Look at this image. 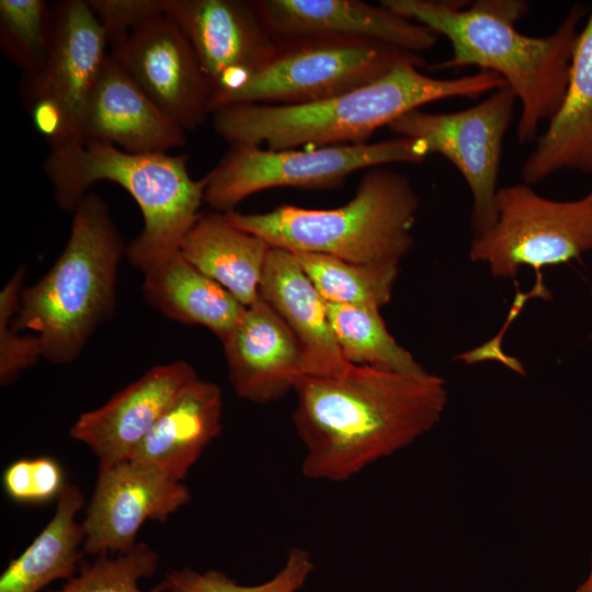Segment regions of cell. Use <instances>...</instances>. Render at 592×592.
I'll use <instances>...</instances> for the list:
<instances>
[{"label": "cell", "mask_w": 592, "mask_h": 592, "mask_svg": "<svg viewBox=\"0 0 592 592\" xmlns=\"http://www.w3.org/2000/svg\"><path fill=\"white\" fill-rule=\"evenodd\" d=\"M292 420L304 446L301 474L342 482L432 430L447 402L445 380L351 364L333 376H303Z\"/></svg>", "instance_id": "6da1fadb"}, {"label": "cell", "mask_w": 592, "mask_h": 592, "mask_svg": "<svg viewBox=\"0 0 592 592\" xmlns=\"http://www.w3.org/2000/svg\"><path fill=\"white\" fill-rule=\"evenodd\" d=\"M382 0L394 13L445 36L452 56L432 69L477 66L501 76L521 105L516 125L520 144L532 141L539 125L559 109L567 91L573 52L589 15L576 3L546 36L515 29L528 4L519 0Z\"/></svg>", "instance_id": "7a4b0ae2"}, {"label": "cell", "mask_w": 592, "mask_h": 592, "mask_svg": "<svg viewBox=\"0 0 592 592\" xmlns=\"http://www.w3.org/2000/svg\"><path fill=\"white\" fill-rule=\"evenodd\" d=\"M406 61L379 79L307 104H237L213 113V127L231 147L284 150L367 143L373 133L422 105L448 98L476 99L506 86L492 71L440 79Z\"/></svg>", "instance_id": "3957f363"}, {"label": "cell", "mask_w": 592, "mask_h": 592, "mask_svg": "<svg viewBox=\"0 0 592 592\" xmlns=\"http://www.w3.org/2000/svg\"><path fill=\"white\" fill-rule=\"evenodd\" d=\"M44 169L59 207L73 210L100 181L127 191L140 208L144 227L126 246L129 262L141 272L180 250L204 202L205 180H195L185 155L134 153L93 140L50 149Z\"/></svg>", "instance_id": "277c9868"}, {"label": "cell", "mask_w": 592, "mask_h": 592, "mask_svg": "<svg viewBox=\"0 0 592 592\" xmlns=\"http://www.w3.org/2000/svg\"><path fill=\"white\" fill-rule=\"evenodd\" d=\"M420 200L403 173L365 170L352 200L337 208L284 204L257 214L224 213L235 226L292 253H318L371 265H399L411 250Z\"/></svg>", "instance_id": "5b68a950"}, {"label": "cell", "mask_w": 592, "mask_h": 592, "mask_svg": "<svg viewBox=\"0 0 592 592\" xmlns=\"http://www.w3.org/2000/svg\"><path fill=\"white\" fill-rule=\"evenodd\" d=\"M68 241L49 271L23 287L12 319L18 331L30 330L43 357L54 364L75 361L92 332L113 311L122 237L104 200L87 193L72 210Z\"/></svg>", "instance_id": "8992f818"}, {"label": "cell", "mask_w": 592, "mask_h": 592, "mask_svg": "<svg viewBox=\"0 0 592 592\" xmlns=\"http://www.w3.org/2000/svg\"><path fill=\"white\" fill-rule=\"evenodd\" d=\"M420 54L360 37L280 38L274 55L236 90L212 105V114L237 104L298 105L323 101L368 84Z\"/></svg>", "instance_id": "52a82bcc"}, {"label": "cell", "mask_w": 592, "mask_h": 592, "mask_svg": "<svg viewBox=\"0 0 592 592\" xmlns=\"http://www.w3.org/2000/svg\"><path fill=\"white\" fill-rule=\"evenodd\" d=\"M429 156L423 140L405 137L305 150L231 147L204 177V202L227 213L248 196L267 189H333L355 171L389 163H421Z\"/></svg>", "instance_id": "ba28073f"}, {"label": "cell", "mask_w": 592, "mask_h": 592, "mask_svg": "<svg viewBox=\"0 0 592 592\" xmlns=\"http://www.w3.org/2000/svg\"><path fill=\"white\" fill-rule=\"evenodd\" d=\"M496 217L474 235L469 258L497 278H514L522 266L540 270L580 259L592 251V189L582 197L558 201L530 184L498 189Z\"/></svg>", "instance_id": "9c48e42d"}, {"label": "cell", "mask_w": 592, "mask_h": 592, "mask_svg": "<svg viewBox=\"0 0 592 592\" xmlns=\"http://www.w3.org/2000/svg\"><path fill=\"white\" fill-rule=\"evenodd\" d=\"M516 101L505 86L468 109L452 113L417 109L388 125L399 137L423 140L430 155L443 156L458 170L471 194L474 235L494 221L503 139Z\"/></svg>", "instance_id": "30bf717a"}, {"label": "cell", "mask_w": 592, "mask_h": 592, "mask_svg": "<svg viewBox=\"0 0 592 592\" xmlns=\"http://www.w3.org/2000/svg\"><path fill=\"white\" fill-rule=\"evenodd\" d=\"M110 56L185 130L210 114L212 90L182 30L163 12L148 14L109 37Z\"/></svg>", "instance_id": "8fae6325"}, {"label": "cell", "mask_w": 592, "mask_h": 592, "mask_svg": "<svg viewBox=\"0 0 592 592\" xmlns=\"http://www.w3.org/2000/svg\"><path fill=\"white\" fill-rule=\"evenodd\" d=\"M163 12L196 54L212 90L210 114L213 103L244 83L278 45L255 0H163Z\"/></svg>", "instance_id": "7c38bea8"}, {"label": "cell", "mask_w": 592, "mask_h": 592, "mask_svg": "<svg viewBox=\"0 0 592 592\" xmlns=\"http://www.w3.org/2000/svg\"><path fill=\"white\" fill-rule=\"evenodd\" d=\"M191 500L181 482L134 460L99 465L96 482L81 522L86 554H123L136 544L145 522L166 521Z\"/></svg>", "instance_id": "4fadbf2b"}, {"label": "cell", "mask_w": 592, "mask_h": 592, "mask_svg": "<svg viewBox=\"0 0 592 592\" xmlns=\"http://www.w3.org/2000/svg\"><path fill=\"white\" fill-rule=\"evenodd\" d=\"M109 36L86 0L52 8V33L43 68L25 77V103L47 100L64 114L71 141L81 140L88 99L109 54Z\"/></svg>", "instance_id": "5bb4252c"}, {"label": "cell", "mask_w": 592, "mask_h": 592, "mask_svg": "<svg viewBox=\"0 0 592 592\" xmlns=\"http://www.w3.org/2000/svg\"><path fill=\"white\" fill-rule=\"evenodd\" d=\"M200 378L184 361L151 367L101 407L83 412L70 429L99 465L129 460L175 398Z\"/></svg>", "instance_id": "9a60e30c"}, {"label": "cell", "mask_w": 592, "mask_h": 592, "mask_svg": "<svg viewBox=\"0 0 592 592\" xmlns=\"http://www.w3.org/2000/svg\"><path fill=\"white\" fill-rule=\"evenodd\" d=\"M236 394L269 403L294 391L304 376L301 348L281 316L262 298L248 306L221 341Z\"/></svg>", "instance_id": "2e32d148"}, {"label": "cell", "mask_w": 592, "mask_h": 592, "mask_svg": "<svg viewBox=\"0 0 592 592\" xmlns=\"http://www.w3.org/2000/svg\"><path fill=\"white\" fill-rule=\"evenodd\" d=\"M280 38L346 36L382 42L419 54L436 44V34L382 4L360 0H255Z\"/></svg>", "instance_id": "e0dca14e"}, {"label": "cell", "mask_w": 592, "mask_h": 592, "mask_svg": "<svg viewBox=\"0 0 592 592\" xmlns=\"http://www.w3.org/2000/svg\"><path fill=\"white\" fill-rule=\"evenodd\" d=\"M81 140L134 153L169 152L185 129L168 116L107 54L84 111Z\"/></svg>", "instance_id": "ac0fdd59"}, {"label": "cell", "mask_w": 592, "mask_h": 592, "mask_svg": "<svg viewBox=\"0 0 592 592\" xmlns=\"http://www.w3.org/2000/svg\"><path fill=\"white\" fill-rule=\"evenodd\" d=\"M259 296L281 316L297 339L303 352L304 376H333L351 365L332 334L326 301L294 253L270 248Z\"/></svg>", "instance_id": "d6986e66"}, {"label": "cell", "mask_w": 592, "mask_h": 592, "mask_svg": "<svg viewBox=\"0 0 592 592\" xmlns=\"http://www.w3.org/2000/svg\"><path fill=\"white\" fill-rule=\"evenodd\" d=\"M592 173V11L573 52L563 100L521 167L530 185L556 172Z\"/></svg>", "instance_id": "ffe728a7"}, {"label": "cell", "mask_w": 592, "mask_h": 592, "mask_svg": "<svg viewBox=\"0 0 592 592\" xmlns=\"http://www.w3.org/2000/svg\"><path fill=\"white\" fill-rule=\"evenodd\" d=\"M219 386L197 378L169 406L130 460L155 467L181 481L221 430Z\"/></svg>", "instance_id": "44dd1931"}, {"label": "cell", "mask_w": 592, "mask_h": 592, "mask_svg": "<svg viewBox=\"0 0 592 592\" xmlns=\"http://www.w3.org/2000/svg\"><path fill=\"white\" fill-rule=\"evenodd\" d=\"M270 246L228 220L224 213L201 214L185 235L181 254L246 307L255 303Z\"/></svg>", "instance_id": "7402d4cb"}, {"label": "cell", "mask_w": 592, "mask_h": 592, "mask_svg": "<svg viewBox=\"0 0 592 592\" xmlns=\"http://www.w3.org/2000/svg\"><path fill=\"white\" fill-rule=\"evenodd\" d=\"M146 301L169 319L207 328L223 341L247 307L180 251L143 272Z\"/></svg>", "instance_id": "603a6c76"}, {"label": "cell", "mask_w": 592, "mask_h": 592, "mask_svg": "<svg viewBox=\"0 0 592 592\" xmlns=\"http://www.w3.org/2000/svg\"><path fill=\"white\" fill-rule=\"evenodd\" d=\"M56 510L42 532L0 577V592H38L58 579L75 577L86 554V534L77 515L84 499L78 486L66 483Z\"/></svg>", "instance_id": "cb8c5ba5"}, {"label": "cell", "mask_w": 592, "mask_h": 592, "mask_svg": "<svg viewBox=\"0 0 592 592\" xmlns=\"http://www.w3.org/2000/svg\"><path fill=\"white\" fill-rule=\"evenodd\" d=\"M326 310L332 334L349 363L401 373L425 371L390 334L380 309L326 301Z\"/></svg>", "instance_id": "d4e9b609"}, {"label": "cell", "mask_w": 592, "mask_h": 592, "mask_svg": "<svg viewBox=\"0 0 592 592\" xmlns=\"http://www.w3.org/2000/svg\"><path fill=\"white\" fill-rule=\"evenodd\" d=\"M327 303L380 309L389 303L399 265H371L318 253H294Z\"/></svg>", "instance_id": "484cf974"}, {"label": "cell", "mask_w": 592, "mask_h": 592, "mask_svg": "<svg viewBox=\"0 0 592 592\" xmlns=\"http://www.w3.org/2000/svg\"><path fill=\"white\" fill-rule=\"evenodd\" d=\"M52 9L43 0L0 1V43L25 77L43 68L50 41Z\"/></svg>", "instance_id": "4316f807"}, {"label": "cell", "mask_w": 592, "mask_h": 592, "mask_svg": "<svg viewBox=\"0 0 592 592\" xmlns=\"http://www.w3.org/2000/svg\"><path fill=\"white\" fill-rule=\"evenodd\" d=\"M157 568L158 553L138 542L126 553L82 561L78 573L53 592H164L160 584L147 591L139 588V581L152 577Z\"/></svg>", "instance_id": "83f0119b"}, {"label": "cell", "mask_w": 592, "mask_h": 592, "mask_svg": "<svg viewBox=\"0 0 592 592\" xmlns=\"http://www.w3.org/2000/svg\"><path fill=\"white\" fill-rule=\"evenodd\" d=\"M314 568L310 553L293 547L280 571L259 584L243 585L219 570L192 568L170 570L159 584L164 592H298Z\"/></svg>", "instance_id": "f1b7e54d"}, {"label": "cell", "mask_w": 592, "mask_h": 592, "mask_svg": "<svg viewBox=\"0 0 592 592\" xmlns=\"http://www.w3.org/2000/svg\"><path fill=\"white\" fill-rule=\"evenodd\" d=\"M26 269L20 266L0 292V383L12 384L20 373L43 357L38 338L34 334L21 335L12 319L20 308L21 292Z\"/></svg>", "instance_id": "f546056e"}, {"label": "cell", "mask_w": 592, "mask_h": 592, "mask_svg": "<svg viewBox=\"0 0 592 592\" xmlns=\"http://www.w3.org/2000/svg\"><path fill=\"white\" fill-rule=\"evenodd\" d=\"M2 483L13 501L38 504L57 499L67 482L56 459L38 456L11 463L3 471Z\"/></svg>", "instance_id": "4dcf8cb0"}, {"label": "cell", "mask_w": 592, "mask_h": 592, "mask_svg": "<svg viewBox=\"0 0 592 592\" xmlns=\"http://www.w3.org/2000/svg\"><path fill=\"white\" fill-rule=\"evenodd\" d=\"M89 3L110 37L141 18L160 11L163 0H89Z\"/></svg>", "instance_id": "1f68e13d"}, {"label": "cell", "mask_w": 592, "mask_h": 592, "mask_svg": "<svg viewBox=\"0 0 592 592\" xmlns=\"http://www.w3.org/2000/svg\"><path fill=\"white\" fill-rule=\"evenodd\" d=\"M576 592H592V551L589 574L584 581L577 587Z\"/></svg>", "instance_id": "d6a6232c"}]
</instances>
